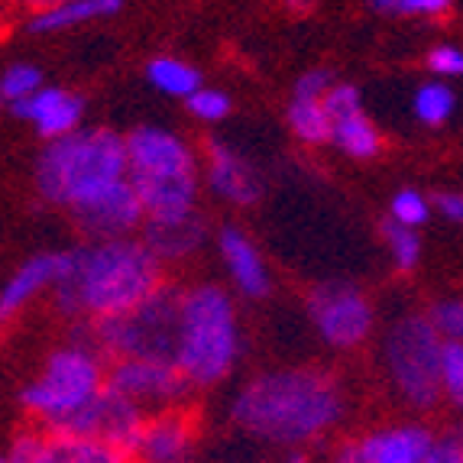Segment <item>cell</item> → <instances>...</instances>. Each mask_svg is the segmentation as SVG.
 <instances>
[{"label":"cell","instance_id":"6da1fadb","mask_svg":"<svg viewBox=\"0 0 463 463\" xmlns=\"http://www.w3.org/2000/svg\"><path fill=\"white\" fill-rule=\"evenodd\" d=\"M165 286L163 260L146 240H98L75 250V269L52 288L62 315H88L94 321L130 315Z\"/></svg>","mask_w":463,"mask_h":463},{"label":"cell","instance_id":"7a4b0ae2","mask_svg":"<svg viewBox=\"0 0 463 463\" xmlns=\"http://www.w3.org/2000/svg\"><path fill=\"white\" fill-rule=\"evenodd\" d=\"M344 411L337 379L321 370H279L250 379L231 405L247 434L282 448L315 440L337 425Z\"/></svg>","mask_w":463,"mask_h":463},{"label":"cell","instance_id":"3957f363","mask_svg":"<svg viewBox=\"0 0 463 463\" xmlns=\"http://www.w3.org/2000/svg\"><path fill=\"white\" fill-rule=\"evenodd\" d=\"M130 178V149L117 130H75L52 139L36 159V188L49 204L71 211L91 204L104 192Z\"/></svg>","mask_w":463,"mask_h":463},{"label":"cell","instance_id":"277c9868","mask_svg":"<svg viewBox=\"0 0 463 463\" xmlns=\"http://www.w3.org/2000/svg\"><path fill=\"white\" fill-rule=\"evenodd\" d=\"M130 182L137 188L146 221L185 217L198 201V159L185 139L163 127H137L127 133Z\"/></svg>","mask_w":463,"mask_h":463},{"label":"cell","instance_id":"5b68a950","mask_svg":"<svg viewBox=\"0 0 463 463\" xmlns=\"http://www.w3.org/2000/svg\"><path fill=\"white\" fill-rule=\"evenodd\" d=\"M240 354V325L231 295L221 286L201 282L185 288L178 325L175 364L194 389L217 386L233 370Z\"/></svg>","mask_w":463,"mask_h":463},{"label":"cell","instance_id":"8992f818","mask_svg":"<svg viewBox=\"0 0 463 463\" xmlns=\"http://www.w3.org/2000/svg\"><path fill=\"white\" fill-rule=\"evenodd\" d=\"M104 386H108V366L100 364V356L91 347L69 344L52 350L39 376L20 389V405L36 421H43L46 431H52L65 418L85 409Z\"/></svg>","mask_w":463,"mask_h":463},{"label":"cell","instance_id":"52a82bcc","mask_svg":"<svg viewBox=\"0 0 463 463\" xmlns=\"http://www.w3.org/2000/svg\"><path fill=\"white\" fill-rule=\"evenodd\" d=\"M440 354L444 337L428 315H409L395 321L383 344V360L402 399L415 409H431L440 399Z\"/></svg>","mask_w":463,"mask_h":463},{"label":"cell","instance_id":"ba28073f","mask_svg":"<svg viewBox=\"0 0 463 463\" xmlns=\"http://www.w3.org/2000/svg\"><path fill=\"white\" fill-rule=\"evenodd\" d=\"M182 298H185V292L165 282L137 311L110 317V321H98V344L114 360H120V356H163V360H175Z\"/></svg>","mask_w":463,"mask_h":463},{"label":"cell","instance_id":"9c48e42d","mask_svg":"<svg viewBox=\"0 0 463 463\" xmlns=\"http://www.w3.org/2000/svg\"><path fill=\"white\" fill-rule=\"evenodd\" d=\"M108 386L139 405L143 411H165L178 409L185 402L188 376L175 360H163V356H120L110 360L108 366Z\"/></svg>","mask_w":463,"mask_h":463},{"label":"cell","instance_id":"30bf717a","mask_svg":"<svg viewBox=\"0 0 463 463\" xmlns=\"http://www.w3.org/2000/svg\"><path fill=\"white\" fill-rule=\"evenodd\" d=\"M149 415L139 405H133L130 399H124L120 392H114L110 386H104L85 409L75 411L71 418H65L62 425L52 428L55 434H75V438H94L108 440L114 448H124L127 454H137L143 428H146Z\"/></svg>","mask_w":463,"mask_h":463},{"label":"cell","instance_id":"8fae6325","mask_svg":"<svg viewBox=\"0 0 463 463\" xmlns=\"http://www.w3.org/2000/svg\"><path fill=\"white\" fill-rule=\"evenodd\" d=\"M308 311L325 344L350 350L373 331V305L354 286H317L308 295Z\"/></svg>","mask_w":463,"mask_h":463},{"label":"cell","instance_id":"7c38bea8","mask_svg":"<svg viewBox=\"0 0 463 463\" xmlns=\"http://www.w3.org/2000/svg\"><path fill=\"white\" fill-rule=\"evenodd\" d=\"M71 217H75L78 227L85 233H91V237L120 240L137 231V227L146 224V208H143V201H139L133 182L127 178V182L114 185L110 192L100 194V198H94L91 204L78 208Z\"/></svg>","mask_w":463,"mask_h":463},{"label":"cell","instance_id":"4fadbf2b","mask_svg":"<svg viewBox=\"0 0 463 463\" xmlns=\"http://www.w3.org/2000/svg\"><path fill=\"white\" fill-rule=\"evenodd\" d=\"M75 269V250H62V253H36L30 256L24 266H16L14 276L4 282L0 292V317L10 321L16 311H24L36 295L46 288H55L69 272Z\"/></svg>","mask_w":463,"mask_h":463},{"label":"cell","instance_id":"5bb4252c","mask_svg":"<svg viewBox=\"0 0 463 463\" xmlns=\"http://www.w3.org/2000/svg\"><path fill=\"white\" fill-rule=\"evenodd\" d=\"M10 114L26 120V124L36 127V133L46 143L52 139L71 137L75 130H81V117H85V100L78 98L75 91H65V88H43L33 98L7 104Z\"/></svg>","mask_w":463,"mask_h":463},{"label":"cell","instance_id":"9a60e30c","mask_svg":"<svg viewBox=\"0 0 463 463\" xmlns=\"http://www.w3.org/2000/svg\"><path fill=\"white\" fill-rule=\"evenodd\" d=\"M137 463H192L194 428L182 409H165L149 415L137 448Z\"/></svg>","mask_w":463,"mask_h":463},{"label":"cell","instance_id":"2e32d148","mask_svg":"<svg viewBox=\"0 0 463 463\" xmlns=\"http://www.w3.org/2000/svg\"><path fill=\"white\" fill-rule=\"evenodd\" d=\"M208 185L221 201H231L237 208H250L263 194V182L253 165L221 139L208 143Z\"/></svg>","mask_w":463,"mask_h":463},{"label":"cell","instance_id":"e0dca14e","mask_svg":"<svg viewBox=\"0 0 463 463\" xmlns=\"http://www.w3.org/2000/svg\"><path fill=\"white\" fill-rule=\"evenodd\" d=\"M217 250H221V260H224V269L231 272L233 286L247 298H263L269 295L272 279L266 269V260L260 253L253 240L233 224H224L217 231Z\"/></svg>","mask_w":463,"mask_h":463},{"label":"cell","instance_id":"ac0fdd59","mask_svg":"<svg viewBox=\"0 0 463 463\" xmlns=\"http://www.w3.org/2000/svg\"><path fill=\"white\" fill-rule=\"evenodd\" d=\"M434 434L421 425H399L366 434L356 450L364 463H425Z\"/></svg>","mask_w":463,"mask_h":463},{"label":"cell","instance_id":"d6986e66","mask_svg":"<svg viewBox=\"0 0 463 463\" xmlns=\"http://www.w3.org/2000/svg\"><path fill=\"white\" fill-rule=\"evenodd\" d=\"M146 231V247L153 250L159 260H188L194 250L204 243L208 237V227H204V217L198 211L185 217H169V221H146L143 224Z\"/></svg>","mask_w":463,"mask_h":463},{"label":"cell","instance_id":"ffe728a7","mask_svg":"<svg viewBox=\"0 0 463 463\" xmlns=\"http://www.w3.org/2000/svg\"><path fill=\"white\" fill-rule=\"evenodd\" d=\"M36 463H137V457L108 440L46 431V444L39 450Z\"/></svg>","mask_w":463,"mask_h":463},{"label":"cell","instance_id":"44dd1931","mask_svg":"<svg viewBox=\"0 0 463 463\" xmlns=\"http://www.w3.org/2000/svg\"><path fill=\"white\" fill-rule=\"evenodd\" d=\"M120 7H124V0H62V4H52L46 10H33L26 30L36 36L39 33H62L71 26L91 24V20L114 16Z\"/></svg>","mask_w":463,"mask_h":463},{"label":"cell","instance_id":"7402d4cb","mask_svg":"<svg viewBox=\"0 0 463 463\" xmlns=\"http://www.w3.org/2000/svg\"><path fill=\"white\" fill-rule=\"evenodd\" d=\"M146 81L156 91L169 94V98H192L194 91H201V71L194 65L182 62L175 55H156L146 62Z\"/></svg>","mask_w":463,"mask_h":463},{"label":"cell","instance_id":"603a6c76","mask_svg":"<svg viewBox=\"0 0 463 463\" xmlns=\"http://www.w3.org/2000/svg\"><path fill=\"white\" fill-rule=\"evenodd\" d=\"M331 143L340 153H347L350 159H373V156H379V149H383V137H379L376 124H373L364 110L334 120Z\"/></svg>","mask_w":463,"mask_h":463},{"label":"cell","instance_id":"cb8c5ba5","mask_svg":"<svg viewBox=\"0 0 463 463\" xmlns=\"http://www.w3.org/2000/svg\"><path fill=\"white\" fill-rule=\"evenodd\" d=\"M288 127L308 146H321V143H331L334 139V117L327 114L325 100L292 98V104H288Z\"/></svg>","mask_w":463,"mask_h":463},{"label":"cell","instance_id":"d4e9b609","mask_svg":"<svg viewBox=\"0 0 463 463\" xmlns=\"http://www.w3.org/2000/svg\"><path fill=\"white\" fill-rule=\"evenodd\" d=\"M454 91L444 81H425L411 98V110L425 127H444L454 114Z\"/></svg>","mask_w":463,"mask_h":463},{"label":"cell","instance_id":"484cf974","mask_svg":"<svg viewBox=\"0 0 463 463\" xmlns=\"http://www.w3.org/2000/svg\"><path fill=\"white\" fill-rule=\"evenodd\" d=\"M383 240H386L389 256H392V263L399 266L402 272H411L421 260V240L411 227H402L395 224L392 217H389L386 224H383Z\"/></svg>","mask_w":463,"mask_h":463},{"label":"cell","instance_id":"4316f807","mask_svg":"<svg viewBox=\"0 0 463 463\" xmlns=\"http://www.w3.org/2000/svg\"><path fill=\"white\" fill-rule=\"evenodd\" d=\"M440 392L463 409V340H444L440 354Z\"/></svg>","mask_w":463,"mask_h":463},{"label":"cell","instance_id":"83f0119b","mask_svg":"<svg viewBox=\"0 0 463 463\" xmlns=\"http://www.w3.org/2000/svg\"><path fill=\"white\" fill-rule=\"evenodd\" d=\"M43 71L36 69V65L30 62H16L10 65L7 71H4V78H0V94H4V100L7 104H16V100H26L33 98L36 91H43Z\"/></svg>","mask_w":463,"mask_h":463},{"label":"cell","instance_id":"f1b7e54d","mask_svg":"<svg viewBox=\"0 0 463 463\" xmlns=\"http://www.w3.org/2000/svg\"><path fill=\"white\" fill-rule=\"evenodd\" d=\"M389 217H392L395 224L418 231V227L431 217V201L421 192H415V188H402V192H395L392 201H389Z\"/></svg>","mask_w":463,"mask_h":463},{"label":"cell","instance_id":"f546056e","mask_svg":"<svg viewBox=\"0 0 463 463\" xmlns=\"http://www.w3.org/2000/svg\"><path fill=\"white\" fill-rule=\"evenodd\" d=\"M454 0H370L383 16H444Z\"/></svg>","mask_w":463,"mask_h":463},{"label":"cell","instance_id":"4dcf8cb0","mask_svg":"<svg viewBox=\"0 0 463 463\" xmlns=\"http://www.w3.org/2000/svg\"><path fill=\"white\" fill-rule=\"evenodd\" d=\"M188 110L204 124H217V120H224L231 114V98L224 91H217V88H201V91H194L188 98Z\"/></svg>","mask_w":463,"mask_h":463},{"label":"cell","instance_id":"1f68e13d","mask_svg":"<svg viewBox=\"0 0 463 463\" xmlns=\"http://www.w3.org/2000/svg\"><path fill=\"white\" fill-rule=\"evenodd\" d=\"M428 317L434 321V327H438V334L444 340H463V301L460 298L438 301V305L428 311Z\"/></svg>","mask_w":463,"mask_h":463},{"label":"cell","instance_id":"d6a6232c","mask_svg":"<svg viewBox=\"0 0 463 463\" xmlns=\"http://www.w3.org/2000/svg\"><path fill=\"white\" fill-rule=\"evenodd\" d=\"M325 108L334 120L340 117H350V114H360L364 110V98H360V88L347 85V81H337L331 91L325 94Z\"/></svg>","mask_w":463,"mask_h":463},{"label":"cell","instance_id":"836d02e7","mask_svg":"<svg viewBox=\"0 0 463 463\" xmlns=\"http://www.w3.org/2000/svg\"><path fill=\"white\" fill-rule=\"evenodd\" d=\"M334 85H337V81H334V75H331L327 69H311V71H305V75H298L292 98L325 100V94L331 91Z\"/></svg>","mask_w":463,"mask_h":463},{"label":"cell","instance_id":"e575fe53","mask_svg":"<svg viewBox=\"0 0 463 463\" xmlns=\"http://www.w3.org/2000/svg\"><path fill=\"white\" fill-rule=\"evenodd\" d=\"M428 69L438 78H460L463 75V49L457 46H434L428 52Z\"/></svg>","mask_w":463,"mask_h":463},{"label":"cell","instance_id":"d590c367","mask_svg":"<svg viewBox=\"0 0 463 463\" xmlns=\"http://www.w3.org/2000/svg\"><path fill=\"white\" fill-rule=\"evenodd\" d=\"M43 444H46V434H39V431L16 434V438L10 440L7 454H4V463H36Z\"/></svg>","mask_w":463,"mask_h":463},{"label":"cell","instance_id":"8d00e7d4","mask_svg":"<svg viewBox=\"0 0 463 463\" xmlns=\"http://www.w3.org/2000/svg\"><path fill=\"white\" fill-rule=\"evenodd\" d=\"M425 463H463V434H457V438H434Z\"/></svg>","mask_w":463,"mask_h":463},{"label":"cell","instance_id":"74e56055","mask_svg":"<svg viewBox=\"0 0 463 463\" xmlns=\"http://www.w3.org/2000/svg\"><path fill=\"white\" fill-rule=\"evenodd\" d=\"M434 208L448 217V221L463 227V194L460 192H440L438 198H434Z\"/></svg>","mask_w":463,"mask_h":463},{"label":"cell","instance_id":"f35d334b","mask_svg":"<svg viewBox=\"0 0 463 463\" xmlns=\"http://www.w3.org/2000/svg\"><path fill=\"white\" fill-rule=\"evenodd\" d=\"M331 463H364V460H360V450H356V444H347V448L337 450V457H334Z\"/></svg>","mask_w":463,"mask_h":463},{"label":"cell","instance_id":"ab89813d","mask_svg":"<svg viewBox=\"0 0 463 463\" xmlns=\"http://www.w3.org/2000/svg\"><path fill=\"white\" fill-rule=\"evenodd\" d=\"M286 4V10H292V14H308L311 7H315V0H282Z\"/></svg>","mask_w":463,"mask_h":463},{"label":"cell","instance_id":"60d3db41","mask_svg":"<svg viewBox=\"0 0 463 463\" xmlns=\"http://www.w3.org/2000/svg\"><path fill=\"white\" fill-rule=\"evenodd\" d=\"M282 463H308V457H305V454H292V457H286Z\"/></svg>","mask_w":463,"mask_h":463}]
</instances>
